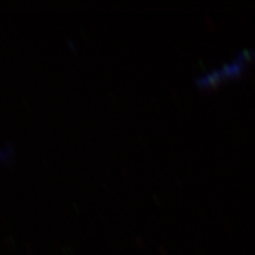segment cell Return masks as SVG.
I'll use <instances>...</instances> for the list:
<instances>
[{
  "label": "cell",
  "instance_id": "cell-1",
  "mask_svg": "<svg viewBox=\"0 0 255 255\" xmlns=\"http://www.w3.org/2000/svg\"><path fill=\"white\" fill-rule=\"evenodd\" d=\"M248 61V57L246 54H242L241 56L237 59V61H235L231 65H225L224 68H222L220 71L214 72L210 76H206V77L201 78V85L203 86H212L214 84H218L219 81L225 80L228 77H235L236 73H240L242 69V67L245 65V63Z\"/></svg>",
  "mask_w": 255,
  "mask_h": 255
}]
</instances>
